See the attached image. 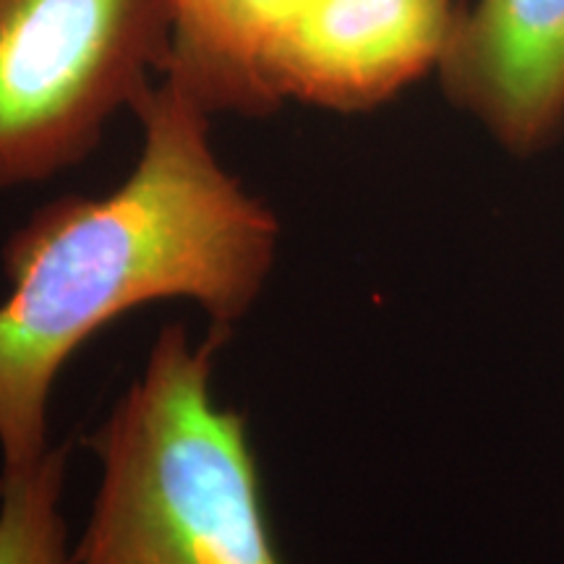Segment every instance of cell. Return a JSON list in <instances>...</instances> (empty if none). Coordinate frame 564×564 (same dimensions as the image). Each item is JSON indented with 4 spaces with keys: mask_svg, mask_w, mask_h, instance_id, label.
I'll return each instance as SVG.
<instances>
[{
    "mask_svg": "<svg viewBox=\"0 0 564 564\" xmlns=\"http://www.w3.org/2000/svg\"><path fill=\"white\" fill-rule=\"evenodd\" d=\"M308 0H173L167 76L186 84L209 112L278 108L272 74Z\"/></svg>",
    "mask_w": 564,
    "mask_h": 564,
    "instance_id": "8992f818",
    "label": "cell"
},
{
    "mask_svg": "<svg viewBox=\"0 0 564 564\" xmlns=\"http://www.w3.org/2000/svg\"><path fill=\"white\" fill-rule=\"evenodd\" d=\"M66 447H55L34 468L0 478V564H70L63 514Z\"/></svg>",
    "mask_w": 564,
    "mask_h": 564,
    "instance_id": "52a82bcc",
    "label": "cell"
},
{
    "mask_svg": "<svg viewBox=\"0 0 564 564\" xmlns=\"http://www.w3.org/2000/svg\"><path fill=\"white\" fill-rule=\"evenodd\" d=\"M455 19V0H308L274 63V100L379 108L440 68Z\"/></svg>",
    "mask_w": 564,
    "mask_h": 564,
    "instance_id": "277c9868",
    "label": "cell"
},
{
    "mask_svg": "<svg viewBox=\"0 0 564 564\" xmlns=\"http://www.w3.org/2000/svg\"><path fill=\"white\" fill-rule=\"evenodd\" d=\"M436 70L449 102L499 150L544 152L564 129V0H474Z\"/></svg>",
    "mask_w": 564,
    "mask_h": 564,
    "instance_id": "5b68a950",
    "label": "cell"
},
{
    "mask_svg": "<svg viewBox=\"0 0 564 564\" xmlns=\"http://www.w3.org/2000/svg\"><path fill=\"white\" fill-rule=\"evenodd\" d=\"M137 112L144 137L131 173L108 194L45 204L3 246L0 478L51 453L55 382L102 327L188 301L228 340L272 278L280 220L223 165L207 105L162 74Z\"/></svg>",
    "mask_w": 564,
    "mask_h": 564,
    "instance_id": "6da1fadb",
    "label": "cell"
},
{
    "mask_svg": "<svg viewBox=\"0 0 564 564\" xmlns=\"http://www.w3.org/2000/svg\"><path fill=\"white\" fill-rule=\"evenodd\" d=\"M171 45L173 0H0V192L87 158Z\"/></svg>",
    "mask_w": 564,
    "mask_h": 564,
    "instance_id": "3957f363",
    "label": "cell"
},
{
    "mask_svg": "<svg viewBox=\"0 0 564 564\" xmlns=\"http://www.w3.org/2000/svg\"><path fill=\"white\" fill-rule=\"evenodd\" d=\"M223 337L160 329L89 447L100 465L70 564H285L249 421L212 390Z\"/></svg>",
    "mask_w": 564,
    "mask_h": 564,
    "instance_id": "7a4b0ae2",
    "label": "cell"
}]
</instances>
